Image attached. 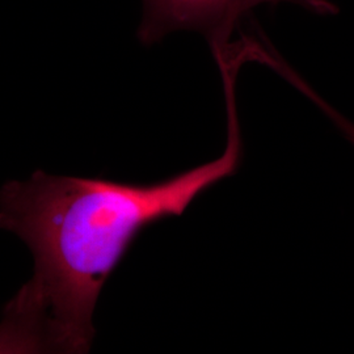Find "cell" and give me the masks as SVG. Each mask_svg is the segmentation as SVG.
Returning <instances> with one entry per match:
<instances>
[{
  "label": "cell",
  "mask_w": 354,
  "mask_h": 354,
  "mask_svg": "<svg viewBox=\"0 0 354 354\" xmlns=\"http://www.w3.org/2000/svg\"><path fill=\"white\" fill-rule=\"evenodd\" d=\"M222 156L152 185L51 176L36 171L0 188V230L33 253V277L4 306L0 353H87L105 281L140 230L181 215L241 163L236 109L228 102Z\"/></svg>",
  "instance_id": "cell-1"
},
{
  "label": "cell",
  "mask_w": 354,
  "mask_h": 354,
  "mask_svg": "<svg viewBox=\"0 0 354 354\" xmlns=\"http://www.w3.org/2000/svg\"><path fill=\"white\" fill-rule=\"evenodd\" d=\"M288 3L308 12L333 15L329 0H143L137 36L143 45H153L180 30L200 32L212 48L227 44L234 30L254 8Z\"/></svg>",
  "instance_id": "cell-2"
}]
</instances>
